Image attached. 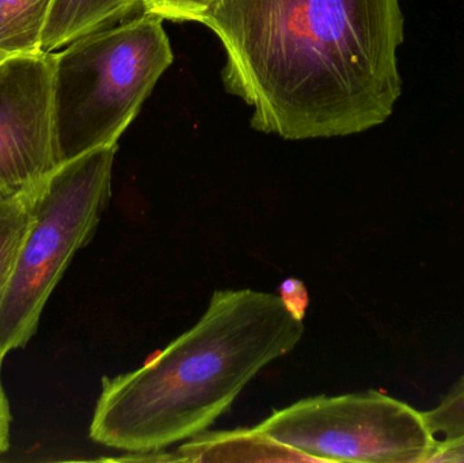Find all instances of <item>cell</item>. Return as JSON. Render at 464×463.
Masks as SVG:
<instances>
[{"mask_svg":"<svg viewBox=\"0 0 464 463\" xmlns=\"http://www.w3.org/2000/svg\"><path fill=\"white\" fill-rule=\"evenodd\" d=\"M218 0H140L144 14L170 21L201 22Z\"/></svg>","mask_w":464,"mask_h":463,"instance_id":"obj_12","label":"cell"},{"mask_svg":"<svg viewBox=\"0 0 464 463\" xmlns=\"http://www.w3.org/2000/svg\"><path fill=\"white\" fill-rule=\"evenodd\" d=\"M34 193L14 200L0 201V302L5 296L19 249L32 222Z\"/></svg>","mask_w":464,"mask_h":463,"instance_id":"obj_10","label":"cell"},{"mask_svg":"<svg viewBox=\"0 0 464 463\" xmlns=\"http://www.w3.org/2000/svg\"><path fill=\"white\" fill-rule=\"evenodd\" d=\"M2 364L0 361V457L10 448V429L13 415H11L10 401L3 388Z\"/></svg>","mask_w":464,"mask_h":463,"instance_id":"obj_14","label":"cell"},{"mask_svg":"<svg viewBox=\"0 0 464 463\" xmlns=\"http://www.w3.org/2000/svg\"><path fill=\"white\" fill-rule=\"evenodd\" d=\"M139 5L140 0H53L41 51L52 53L83 35L113 26Z\"/></svg>","mask_w":464,"mask_h":463,"instance_id":"obj_8","label":"cell"},{"mask_svg":"<svg viewBox=\"0 0 464 463\" xmlns=\"http://www.w3.org/2000/svg\"><path fill=\"white\" fill-rule=\"evenodd\" d=\"M256 429L316 462L428 463L439 443L425 410L378 391L300 400Z\"/></svg>","mask_w":464,"mask_h":463,"instance_id":"obj_5","label":"cell"},{"mask_svg":"<svg viewBox=\"0 0 464 463\" xmlns=\"http://www.w3.org/2000/svg\"><path fill=\"white\" fill-rule=\"evenodd\" d=\"M174 461L189 462H316L311 457L276 442L258 429L203 434L177 450Z\"/></svg>","mask_w":464,"mask_h":463,"instance_id":"obj_7","label":"cell"},{"mask_svg":"<svg viewBox=\"0 0 464 463\" xmlns=\"http://www.w3.org/2000/svg\"><path fill=\"white\" fill-rule=\"evenodd\" d=\"M200 24L225 45L223 81L261 132H364L392 116L402 92L400 0H218Z\"/></svg>","mask_w":464,"mask_h":463,"instance_id":"obj_1","label":"cell"},{"mask_svg":"<svg viewBox=\"0 0 464 463\" xmlns=\"http://www.w3.org/2000/svg\"><path fill=\"white\" fill-rule=\"evenodd\" d=\"M433 434L440 440L464 439V374L441 397L440 401L425 410Z\"/></svg>","mask_w":464,"mask_h":463,"instance_id":"obj_11","label":"cell"},{"mask_svg":"<svg viewBox=\"0 0 464 463\" xmlns=\"http://www.w3.org/2000/svg\"><path fill=\"white\" fill-rule=\"evenodd\" d=\"M278 295L285 302L286 306L289 307L292 313L296 317L304 318L305 310H307L308 293L305 285L297 279L284 280L283 285H280Z\"/></svg>","mask_w":464,"mask_h":463,"instance_id":"obj_13","label":"cell"},{"mask_svg":"<svg viewBox=\"0 0 464 463\" xmlns=\"http://www.w3.org/2000/svg\"><path fill=\"white\" fill-rule=\"evenodd\" d=\"M303 334L302 318L278 294L215 291L200 321L140 369L102 378L90 438L130 454L192 439Z\"/></svg>","mask_w":464,"mask_h":463,"instance_id":"obj_2","label":"cell"},{"mask_svg":"<svg viewBox=\"0 0 464 463\" xmlns=\"http://www.w3.org/2000/svg\"><path fill=\"white\" fill-rule=\"evenodd\" d=\"M63 165L54 102V54L0 60V201L37 192Z\"/></svg>","mask_w":464,"mask_h":463,"instance_id":"obj_6","label":"cell"},{"mask_svg":"<svg viewBox=\"0 0 464 463\" xmlns=\"http://www.w3.org/2000/svg\"><path fill=\"white\" fill-rule=\"evenodd\" d=\"M52 5L53 0H0V53L41 51Z\"/></svg>","mask_w":464,"mask_h":463,"instance_id":"obj_9","label":"cell"},{"mask_svg":"<svg viewBox=\"0 0 464 463\" xmlns=\"http://www.w3.org/2000/svg\"><path fill=\"white\" fill-rule=\"evenodd\" d=\"M117 144L60 166L33 195L32 222L0 302V361L37 331L49 296L100 225L111 196Z\"/></svg>","mask_w":464,"mask_h":463,"instance_id":"obj_4","label":"cell"},{"mask_svg":"<svg viewBox=\"0 0 464 463\" xmlns=\"http://www.w3.org/2000/svg\"><path fill=\"white\" fill-rule=\"evenodd\" d=\"M428 463H464V439L440 440Z\"/></svg>","mask_w":464,"mask_h":463,"instance_id":"obj_15","label":"cell"},{"mask_svg":"<svg viewBox=\"0 0 464 463\" xmlns=\"http://www.w3.org/2000/svg\"><path fill=\"white\" fill-rule=\"evenodd\" d=\"M162 18L143 14L53 52L63 163L114 146L173 63Z\"/></svg>","mask_w":464,"mask_h":463,"instance_id":"obj_3","label":"cell"}]
</instances>
